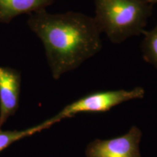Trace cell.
<instances>
[{
  "label": "cell",
  "instance_id": "obj_3",
  "mask_svg": "<svg viewBox=\"0 0 157 157\" xmlns=\"http://www.w3.org/2000/svg\"><path fill=\"white\" fill-rule=\"evenodd\" d=\"M145 94L146 91L142 87H136L131 90L95 92L66 105L52 118L56 124L78 113L105 112L122 103L143 99Z\"/></svg>",
  "mask_w": 157,
  "mask_h": 157
},
{
  "label": "cell",
  "instance_id": "obj_1",
  "mask_svg": "<svg viewBox=\"0 0 157 157\" xmlns=\"http://www.w3.org/2000/svg\"><path fill=\"white\" fill-rule=\"evenodd\" d=\"M29 16L27 23L44 45L54 79L76 69L101 50V31L94 17L73 11L51 14L46 9Z\"/></svg>",
  "mask_w": 157,
  "mask_h": 157
},
{
  "label": "cell",
  "instance_id": "obj_6",
  "mask_svg": "<svg viewBox=\"0 0 157 157\" xmlns=\"http://www.w3.org/2000/svg\"><path fill=\"white\" fill-rule=\"evenodd\" d=\"M55 0H0V23H10L18 15L46 9Z\"/></svg>",
  "mask_w": 157,
  "mask_h": 157
},
{
  "label": "cell",
  "instance_id": "obj_4",
  "mask_svg": "<svg viewBox=\"0 0 157 157\" xmlns=\"http://www.w3.org/2000/svg\"><path fill=\"white\" fill-rule=\"evenodd\" d=\"M143 132L136 125L114 138L95 139L85 148L86 157H142L140 143Z\"/></svg>",
  "mask_w": 157,
  "mask_h": 157
},
{
  "label": "cell",
  "instance_id": "obj_2",
  "mask_svg": "<svg viewBox=\"0 0 157 157\" xmlns=\"http://www.w3.org/2000/svg\"><path fill=\"white\" fill-rule=\"evenodd\" d=\"M94 17L101 33L113 44L143 34L152 14L153 5L146 0H94Z\"/></svg>",
  "mask_w": 157,
  "mask_h": 157
},
{
  "label": "cell",
  "instance_id": "obj_8",
  "mask_svg": "<svg viewBox=\"0 0 157 157\" xmlns=\"http://www.w3.org/2000/svg\"><path fill=\"white\" fill-rule=\"evenodd\" d=\"M144 39L141 44V51L145 61L157 69V25L151 31L143 32Z\"/></svg>",
  "mask_w": 157,
  "mask_h": 157
},
{
  "label": "cell",
  "instance_id": "obj_7",
  "mask_svg": "<svg viewBox=\"0 0 157 157\" xmlns=\"http://www.w3.org/2000/svg\"><path fill=\"white\" fill-rule=\"evenodd\" d=\"M53 124H52V121L49 119L36 126L23 129V130L3 131L0 129V152L9 147L13 143L21 140L24 137L33 135L36 132H41L44 129H48Z\"/></svg>",
  "mask_w": 157,
  "mask_h": 157
},
{
  "label": "cell",
  "instance_id": "obj_9",
  "mask_svg": "<svg viewBox=\"0 0 157 157\" xmlns=\"http://www.w3.org/2000/svg\"><path fill=\"white\" fill-rule=\"evenodd\" d=\"M147 2H148L149 4H151V5H154V4L157 3V0H146Z\"/></svg>",
  "mask_w": 157,
  "mask_h": 157
},
{
  "label": "cell",
  "instance_id": "obj_5",
  "mask_svg": "<svg viewBox=\"0 0 157 157\" xmlns=\"http://www.w3.org/2000/svg\"><path fill=\"white\" fill-rule=\"evenodd\" d=\"M21 84L18 71L0 66V128L18 109Z\"/></svg>",
  "mask_w": 157,
  "mask_h": 157
}]
</instances>
